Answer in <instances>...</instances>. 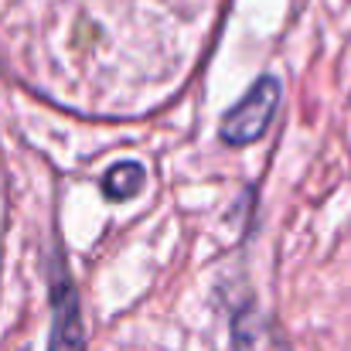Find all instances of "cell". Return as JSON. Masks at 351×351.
Instances as JSON below:
<instances>
[{
	"instance_id": "cell-3",
	"label": "cell",
	"mask_w": 351,
	"mask_h": 351,
	"mask_svg": "<svg viewBox=\"0 0 351 351\" xmlns=\"http://www.w3.org/2000/svg\"><path fill=\"white\" fill-rule=\"evenodd\" d=\"M140 188H143V167L133 164V160L117 164V167L106 174V181H103V191H106V198H113V202H130Z\"/></svg>"
},
{
	"instance_id": "cell-1",
	"label": "cell",
	"mask_w": 351,
	"mask_h": 351,
	"mask_svg": "<svg viewBox=\"0 0 351 351\" xmlns=\"http://www.w3.org/2000/svg\"><path fill=\"white\" fill-rule=\"evenodd\" d=\"M280 106V82L273 75H263L245 96L242 103L232 106V113L222 119V140L232 143V147H242V143H252L266 133L269 119Z\"/></svg>"
},
{
	"instance_id": "cell-2",
	"label": "cell",
	"mask_w": 351,
	"mask_h": 351,
	"mask_svg": "<svg viewBox=\"0 0 351 351\" xmlns=\"http://www.w3.org/2000/svg\"><path fill=\"white\" fill-rule=\"evenodd\" d=\"M232 345L235 351H290L283 345L280 331L256 311H242L232 324Z\"/></svg>"
}]
</instances>
